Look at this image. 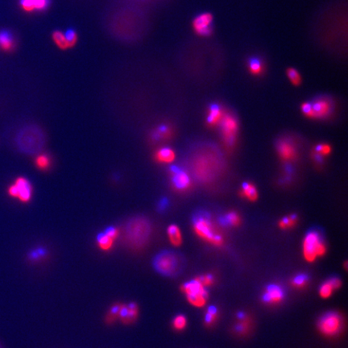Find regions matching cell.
<instances>
[{
  "instance_id": "6da1fadb",
  "label": "cell",
  "mask_w": 348,
  "mask_h": 348,
  "mask_svg": "<svg viewBox=\"0 0 348 348\" xmlns=\"http://www.w3.org/2000/svg\"><path fill=\"white\" fill-rule=\"evenodd\" d=\"M124 241L134 249H140L149 242L152 234L151 223L144 216L131 218L124 227Z\"/></svg>"
},
{
  "instance_id": "7a4b0ae2",
  "label": "cell",
  "mask_w": 348,
  "mask_h": 348,
  "mask_svg": "<svg viewBox=\"0 0 348 348\" xmlns=\"http://www.w3.org/2000/svg\"><path fill=\"white\" fill-rule=\"evenodd\" d=\"M153 265L154 269L160 275L175 278L180 275L187 266V260L180 252L166 250L156 255Z\"/></svg>"
},
{
  "instance_id": "3957f363",
  "label": "cell",
  "mask_w": 348,
  "mask_h": 348,
  "mask_svg": "<svg viewBox=\"0 0 348 348\" xmlns=\"http://www.w3.org/2000/svg\"><path fill=\"white\" fill-rule=\"evenodd\" d=\"M46 137L43 131L36 125L23 127L16 136L17 146L27 154H36L45 147Z\"/></svg>"
},
{
  "instance_id": "277c9868",
  "label": "cell",
  "mask_w": 348,
  "mask_h": 348,
  "mask_svg": "<svg viewBox=\"0 0 348 348\" xmlns=\"http://www.w3.org/2000/svg\"><path fill=\"white\" fill-rule=\"evenodd\" d=\"M326 247L322 233L318 229H311L303 241V255L308 262H314L318 257L326 253Z\"/></svg>"
},
{
  "instance_id": "5b68a950",
  "label": "cell",
  "mask_w": 348,
  "mask_h": 348,
  "mask_svg": "<svg viewBox=\"0 0 348 348\" xmlns=\"http://www.w3.org/2000/svg\"><path fill=\"white\" fill-rule=\"evenodd\" d=\"M194 229L198 236L215 246L223 244V238L214 233L210 216L207 213H196L193 218Z\"/></svg>"
},
{
  "instance_id": "8992f818",
  "label": "cell",
  "mask_w": 348,
  "mask_h": 348,
  "mask_svg": "<svg viewBox=\"0 0 348 348\" xmlns=\"http://www.w3.org/2000/svg\"><path fill=\"white\" fill-rule=\"evenodd\" d=\"M181 289L187 296L188 302L195 307H203L207 303L206 287L203 286L197 278L185 283Z\"/></svg>"
},
{
  "instance_id": "52a82bcc",
  "label": "cell",
  "mask_w": 348,
  "mask_h": 348,
  "mask_svg": "<svg viewBox=\"0 0 348 348\" xmlns=\"http://www.w3.org/2000/svg\"><path fill=\"white\" fill-rule=\"evenodd\" d=\"M318 327L324 335L334 336L339 333L343 327V319L339 314L328 312L321 317L318 322Z\"/></svg>"
},
{
  "instance_id": "ba28073f",
  "label": "cell",
  "mask_w": 348,
  "mask_h": 348,
  "mask_svg": "<svg viewBox=\"0 0 348 348\" xmlns=\"http://www.w3.org/2000/svg\"><path fill=\"white\" fill-rule=\"evenodd\" d=\"M8 194L18 198L22 203H28L32 198V187L28 179L20 177L8 188Z\"/></svg>"
},
{
  "instance_id": "9c48e42d",
  "label": "cell",
  "mask_w": 348,
  "mask_h": 348,
  "mask_svg": "<svg viewBox=\"0 0 348 348\" xmlns=\"http://www.w3.org/2000/svg\"><path fill=\"white\" fill-rule=\"evenodd\" d=\"M311 111L309 117L322 119L327 117L333 111V104L329 98L320 97L310 103Z\"/></svg>"
},
{
  "instance_id": "30bf717a",
  "label": "cell",
  "mask_w": 348,
  "mask_h": 348,
  "mask_svg": "<svg viewBox=\"0 0 348 348\" xmlns=\"http://www.w3.org/2000/svg\"><path fill=\"white\" fill-rule=\"evenodd\" d=\"M222 132L224 135L226 143L229 145H232L236 137L238 131V123L235 118L230 115L223 116L221 119Z\"/></svg>"
},
{
  "instance_id": "8fae6325",
  "label": "cell",
  "mask_w": 348,
  "mask_h": 348,
  "mask_svg": "<svg viewBox=\"0 0 348 348\" xmlns=\"http://www.w3.org/2000/svg\"><path fill=\"white\" fill-rule=\"evenodd\" d=\"M213 17L211 14L203 13L196 17L194 21V29L198 35H207L211 33Z\"/></svg>"
},
{
  "instance_id": "7c38bea8",
  "label": "cell",
  "mask_w": 348,
  "mask_h": 348,
  "mask_svg": "<svg viewBox=\"0 0 348 348\" xmlns=\"http://www.w3.org/2000/svg\"><path fill=\"white\" fill-rule=\"evenodd\" d=\"M139 316V307L135 302L129 303V305L122 304L121 308L119 310V319L124 324H132L136 322Z\"/></svg>"
},
{
  "instance_id": "4fadbf2b",
  "label": "cell",
  "mask_w": 348,
  "mask_h": 348,
  "mask_svg": "<svg viewBox=\"0 0 348 348\" xmlns=\"http://www.w3.org/2000/svg\"><path fill=\"white\" fill-rule=\"evenodd\" d=\"M285 297V292L279 285L272 284L268 285L263 296L264 302L266 303L278 304L282 302Z\"/></svg>"
},
{
  "instance_id": "5bb4252c",
  "label": "cell",
  "mask_w": 348,
  "mask_h": 348,
  "mask_svg": "<svg viewBox=\"0 0 348 348\" xmlns=\"http://www.w3.org/2000/svg\"><path fill=\"white\" fill-rule=\"evenodd\" d=\"M173 186L177 190H183L190 187V180L188 174L177 167L171 168Z\"/></svg>"
},
{
  "instance_id": "9a60e30c",
  "label": "cell",
  "mask_w": 348,
  "mask_h": 348,
  "mask_svg": "<svg viewBox=\"0 0 348 348\" xmlns=\"http://www.w3.org/2000/svg\"><path fill=\"white\" fill-rule=\"evenodd\" d=\"M50 0H20L21 8L27 12L41 11L49 7Z\"/></svg>"
},
{
  "instance_id": "2e32d148",
  "label": "cell",
  "mask_w": 348,
  "mask_h": 348,
  "mask_svg": "<svg viewBox=\"0 0 348 348\" xmlns=\"http://www.w3.org/2000/svg\"><path fill=\"white\" fill-rule=\"evenodd\" d=\"M341 285H342V281L340 278L337 277L331 278L321 285L320 289H319V295L322 298H329L333 294L334 290L339 289Z\"/></svg>"
},
{
  "instance_id": "e0dca14e",
  "label": "cell",
  "mask_w": 348,
  "mask_h": 348,
  "mask_svg": "<svg viewBox=\"0 0 348 348\" xmlns=\"http://www.w3.org/2000/svg\"><path fill=\"white\" fill-rule=\"evenodd\" d=\"M278 152L281 158L285 160H291L296 157L297 151L292 142L288 140H282L278 142Z\"/></svg>"
},
{
  "instance_id": "ac0fdd59",
  "label": "cell",
  "mask_w": 348,
  "mask_h": 348,
  "mask_svg": "<svg viewBox=\"0 0 348 348\" xmlns=\"http://www.w3.org/2000/svg\"><path fill=\"white\" fill-rule=\"evenodd\" d=\"M175 153L170 148L160 149L156 153V160L161 163H171L175 159Z\"/></svg>"
},
{
  "instance_id": "d6986e66",
  "label": "cell",
  "mask_w": 348,
  "mask_h": 348,
  "mask_svg": "<svg viewBox=\"0 0 348 348\" xmlns=\"http://www.w3.org/2000/svg\"><path fill=\"white\" fill-rule=\"evenodd\" d=\"M14 38L13 35L8 31H1L0 32V48L4 50L9 51L13 49Z\"/></svg>"
},
{
  "instance_id": "ffe728a7",
  "label": "cell",
  "mask_w": 348,
  "mask_h": 348,
  "mask_svg": "<svg viewBox=\"0 0 348 348\" xmlns=\"http://www.w3.org/2000/svg\"><path fill=\"white\" fill-rule=\"evenodd\" d=\"M167 231L170 243L176 247L181 245L182 243V236L179 227L177 225H170L168 227Z\"/></svg>"
},
{
  "instance_id": "44dd1931",
  "label": "cell",
  "mask_w": 348,
  "mask_h": 348,
  "mask_svg": "<svg viewBox=\"0 0 348 348\" xmlns=\"http://www.w3.org/2000/svg\"><path fill=\"white\" fill-rule=\"evenodd\" d=\"M223 118V113H222L221 108L218 105H211L209 109L208 117H207V122L210 124L215 125L218 122L221 121Z\"/></svg>"
},
{
  "instance_id": "7402d4cb",
  "label": "cell",
  "mask_w": 348,
  "mask_h": 348,
  "mask_svg": "<svg viewBox=\"0 0 348 348\" xmlns=\"http://www.w3.org/2000/svg\"><path fill=\"white\" fill-rule=\"evenodd\" d=\"M114 240L111 238L107 234L103 232L99 233L97 235V244L99 248L103 251H109L112 248L114 244Z\"/></svg>"
},
{
  "instance_id": "603a6c76",
  "label": "cell",
  "mask_w": 348,
  "mask_h": 348,
  "mask_svg": "<svg viewBox=\"0 0 348 348\" xmlns=\"http://www.w3.org/2000/svg\"><path fill=\"white\" fill-rule=\"evenodd\" d=\"M52 40H53L54 43L56 44L57 46L59 49L65 50V49H69V45L68 43L67 39L65 36V34L61 31H56L52 33Z\"/></svg>"
},
{
  "instance_id": "cb8c5ba5",
  "label": "cell",
  "mask_w": 348,
  "mask_h": 348,
  "mask_svg": "<svg viewBox=\"0 0 348 348\" xmlns=\"http://www.w3.org/2000/svg\"><path fill=\"white\" fill-rule=\"evenodd\" d=\"M243 194L244 197H247L250 201H255L257 200L258 194H257V190L253 185L251 183L245 182L243 184L242 187Z\"/></svg>"
},
{
  "instance_id": "d4e9b609",
  "label": "cell",
  "mask_w": 348,
  "mask_h": 348,
  "mask_svg": "<svg viewBox=\"0 0 348 348\" xmlns=\"http://www.w3.org/2000/svg\"><path fill=\"white\" fill-rule=\"evenodd\" d=\"M122 304L117 303L112 305L106 315V322L108 324H112L116 322V319H119V310L121 308Z\"/></svg>"
},
{
  "instance_id": "484cf974",
  "label": "cell",
  "mask_w": 348,
  "mask_h": 348,
  "mask_svg": "<svg viewBox=\"0 0 348 348\" xmlns=\"http://www.w3.org/2000/svg\"><path fill=\"white\" fill-rule=\"evenodd\" d=\"M248 68L250 72L254 75H261L264 70L262 62L258 58H251L248 62Z\"/></svg>"
},
{
  "instance_id": "4316f807",
  "label": "cell",
  "mask_w": 348,
  "mask_h": 348,
  "mask_svg": "<svg viewBox=\"0 0 348 348\" xmlns=\"http://www.w3.org/2000/svg\"><path fill=\"white\" fill-rule=\"evenodd\" d=\"M223 224L227 225L237 226L240 224V217L235 212H230L222 218Z\"/></svg>"
},
{
  "instance_id": "83f0119b",
  "label": "cell",
  "mask_w": 348,
  "mask_h": 348,
  "mask_svg": "<svg viewBox=\"0 0 348 348\" xmlns=\"http://www.w3.org/2000/svg\"><path fill=\"white\" fill-rule=\"evenodd\" d=\"M187 324V319L184 315H179L174 318L173 321V326L177 331H182L186 328Z\"/></svg>"
},
{
  "instance_id": "f1b7e54d",
  "label": "cell",
  "mask_w": 348,
  "mask_h": 348,
  "mask_svg": "<svg viewBox=\"0 0 348 348\" xmlns=\"http://www.w3.org/2000/svg\"><path fill=\"white\" fill-rule=\"evenodd\" d=\"M35 164L40 170H46L50 166V159L46 155H39L35 159Z\"/></svg>"
},
{
  "instance_id": "f546056e",
  "label": "cell",
  "mask_w": 348,
  "mask_h": 348,
  "mask_svg": "<svg viewBox=\"0 0 348 348\" xmlns=\"http://www.w3.org/2000/svg\"><path fill=\"white\" fill-rule=\"evenodd\" d=\"M287 75H288V78H289V80L291 81L294 85L295 86H298L302 82V79H301V75L298 73V70H296L295 69H288L287 71Z\"/></svg>"
},
{
  "instance_id": "4dcf8cb0",
  "label": "cell",
  "mask_w": 348,
  "mask_h": 348,
  "mask_svg": "<svg viewBox=\"0 0 348 348\" xmlns=\"http://www.w3.org/2000/svg\"><path fill=\"white\" fill-rule=\"evenodd\" d=\"M296 222L297 216L294 214V215L288 216V217L284 218L283 219H281V221L279 223V226L283 229H287V228H289V227L295 225Z\"/></svg>"
},
{
  "instance_id": "1f68e13d",
  "label": "cell",
  "mask_w": 348,
  "mask_h": 348,
  "mask_svg": "<svg viewBox=\"0 0 348 348\" xmlns=\"http://www.w3.org/2000/svg\"><path fill=\"white\" fill-rule=\"evenodd\" d=\"M65 36L69 43V48L75 46L78 41V35L73 30H69L67 32H65Z\"/></svg>"
},
{
  "instance_id": "d6a6232c",
  "label": "cell",
  "mask_w": 348,
  "mask_h": 348,
  "mask_svg": "<svg viewBox=\"0 0 348 348\" xmlns=\"http://www.w3.org/2000/svg\"><path fill=\"white\" fill-rule=\"evenodd\" d=\"M216 318H217V309L213 306L209 308L207 315H206V323H213L215 321Z\"/></svg>"
},
{
  "instance_id": "836d02e7",
  "label": "cell",
  "mask_w": 348,
  "mask_h": 348,
  "mask_svg": "<svg viewBox=\"0 0 348 348\" xmlns=\"http://www.w3.org/2000/svg\"><path fill=\"white\" fill-rule=\"evenodd\" d=\"M308 281V277L305 275H299L297 276L296 278L294 279L292 281V285H295V286L301 287L304 286L305 284L307 283Z\"/></svg>"
},
{
  "instance_id": "e575fe53",
  "label": "cell",
  "mask_w": 348,
  "mask_h": 348,
  "mask_svg": "<svg viewBox=\"0 0 348 348\" xmlns=\"http://www.w3.org/2000/svg\"><path fill=\"white\" fill-rule=\"evenodd\" d=\"M197 279L204 287L212 285L213 282H214V278H213L212 276L210 275L201 276L199 278H197Z\"/></svg>"
},
{
  "instance_id": "d590c367",
  "label": "cell",
  "mask_w": 348,
  "mask_h": 348,
  "mask_svg": "<svg viewBox=\"0 0 348 348\" xmlns=\"http://www.w3.org/2000/svg\"><path fill=\"white\" fill-rule=\"evenodd\" d=\"M104 232L106 234H107L111 238L113 239L114 241L117 238L118 235H119V230L115 227H108L107 228H106Z\"/></svg>"
},
{
  "instance_id": "8d00e7d4",
  "label": "cell",
  "mask_w": 348,
  "mask_h": 348,
  "mask_svg": "<svg viewBox=\"0 0 348 348\" xmlns=\"http://www.w3.org/2000/svg\"><path fill=\"white\" fill-rule=\"evenodd\" d=\"M317 152L319 153L320 155H328L331 153V147L327 144H320V145L318 146L316 149Z\"/></svg>"
},
{
  "instance_id": "74e56055",
  "label": "cell",
  "mask_w": 348,
  "mask_h": 348,
  "mask_svg": "<svg viewBox=\"0 0 348 348\" xmlns=\"http://www.w3.org/2000/svg\"><path fill=\"white\" fill-rule=\"evenodd\" d=\"M168 135H169L168 129L162 127L157 131V134H156V137L163 138L164 136H167Z\"/></svg>"
}]
</instances>
